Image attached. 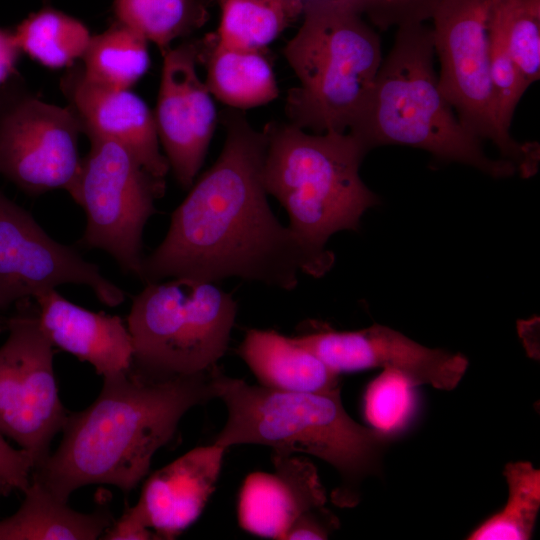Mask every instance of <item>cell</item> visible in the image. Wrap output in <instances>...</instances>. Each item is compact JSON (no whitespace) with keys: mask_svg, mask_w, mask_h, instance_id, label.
<instances>
[{"mask_svg":"<svg viewBox=\"0 0 540 540\" xmlns=\"http://www.w3.org/2000/svg\"><path fill=\"white\" fill-rule=\"evenodd\" d=\"M33 462L23 449L9 445L0 432V482L10 490L24 492L31 482Z\"/></svg>","mask_w":540,"mask_h":540,"instance_id":"cell-31","label":"cell"},{"mask_svg":"<svg viewBox=\"0 0 540 540\" xmlns=\"http://www.w3.org/2000/svg\"><path fill=\"white\" fill-rule=\"evenodd\" d=\"M339 526L338 518L324 506L302 513L289 528L284 540L327 539Z\"/></svg>","mask_w":540,"mask_h":540,"instance_id":"cell-32","label":"cell"},{"mask_svg":"<svg viewBox=\"0 0 540 540\" xmlns=\"http://www.w3.org/2000/svg\"><path fill=\"white\" fill-rule=\"evenodd\" d=\"M10 491L6 485L0 482V497L8 495Z\"/></svg>","mask_w":540,"mask_h":540,"instance_id":"cell-36","label":"cell"},{"mask_svg":"<svg viewBox=\"0 0 540 540\" xmlns=\"http://www.w3.org/2000/svg\"><path fill=\"white\" fill-rule=\"evenodd\" d=\"M148 41L115 20L104 32L91 36L82 57L83 72L92 82L129 89L148 70Z\"/></svg>","mask_w":540,"mask_h":540,"instance_id":"cell-22","label":"cell"},{"mask_svg":"<svg viewBox=\"0 0 540 540\" xmlns=\"http://www.w3.org/2000/svg\"><path fill=\"white\" fill-rule=\"evenodd\" d=\"M302 15L283 49L298 80L288 93L287 114L313 133L348 132L380 69V38L343 0H307Z\"/></svg>","mask_w":540,"mask_h":540,"instance_id":"cell-6","label":"cell"},{"mask_svg":"<svg viewBox=\"0 0 540 540\" xmlns=\"http://www.w3.org/2000/svg\"><path fill=\"white\" fill-rule=\"evenodd\" d=\"M101 539L148 540L157 539L155 533L142 522L133 507L126 505L122 515L112 522Z\"/></svg>","mask_w":540,"mask_h":540,"instance_id":"cell-33","label":"cell"},{"mask_svg":"<svg viewBox=\"0 0 540 540\" xmlns=\"http://www.w3.org/2000/svg\"><path fill=\"white\" fill-rule=\"evenodd\" d=\"M236 313L232 295L214 282L182 277L145 284L127 316L131 368L153 378L211 370L227 350Z\"/></svg>","mask_w":540,"mask_h":540,"instance_id":"cell-7","label":"cell"},{"mask_svg":"<svg viewBox=\"0 0 540 540\" xmlns=\"http://www.w3.org/2000/svg\"><path fill=\"white\" fill-rule=\"evenodd\" d=\"M490 73L498 122L509 132L514 111L528 86L510 54L504 32L491 13L489 20Z\"/></svg>","mask_w":540,"mask_h":540,"instance_id":"cell-29","label":"cell"},{"mask_svg":"<svg viewBox=\"0 0 540 540\" xmlns=\"http://www.w3.org/2000/svg\"><path fill=\"white\" fill-rule=\"evenodd\" d=\"M209 52L205 83L212 96L222 103L235 109H250L278 97V83L263 51L230 47L214 39Z\"/></svg>","mask_w":540,"mask_h":540,"instance_id":"cell-21","label":"cell"},{"mask_svg":"<svg viewBox=\"0 0 540 540\" xmlns=\"http://www.w3.org/2000/svg\"><path fill=\"white\" fill-rule=\"evenodd\" d=\"M117 21L137 32L163 53L206 21L200 0H114Z\"/></svg>","mask_w":540,"mask_h":540,"instance_id":"cell-24","label":"cell"},{"mask_svg":"<svg viewBox=\"0 0 540 540\" xmlns=\"http://www.w3.org/2000/svg\"><path fill=\"white\" fill-rule=\"evenodd\" d=\"M90 149L68 191L86 214L79 244L110 254L120 268L137 277L143 255V230L163 197L165 178L147 171L120 143L89 137Z\"/></svg>","mask_w":540,"mask_h":540,"instance_id":"cell-9","label":"cell"},{"mask_svg":"<svg viewBox=\"0 0 540 540\" xmlns=\"http://www.w3.org/2000/svg\"><path fill=\"white\" fill-rule=\"evenodd\" d=\"M491 13L529 87L540 77V0H491Z\"/></svg>","mask_w":540,"mask_h":540,"instance_id":"cell-27","label":"cell"},{"mask_svg":"<svg viewBox=\"0 0 540 540\" xmlns=\"http://www.w3.org/2000/svg\"><path fill=\"white\" fill-rule=\"evenodd\" d=\"M21 53L14 30L0 28V88L19 75L17 63Z\"/></svg>","mask_w":540,"mask_h":540,"instance_id":"cell-34","label":"cell"},{"mask_svg":"<svg viewBox=\"0 0 540 540\" xmlns=\"http://www.w3.org/2000/svg\"><path fill=\"white\" fill-rule=\"evenodd\" d=\"M509 496L505 507L481 523L470 540L530 539L540 509V470L531 462L508 463L503 472Z\"/></svg>","mask_w":540,"mask_h":540,"instance_id":"cell-25","label":"cell"},{"mask_svg":"<svg viewBox=\"0 0 540 540\" xmlns=\"http://www.w3.org/2000/svg\"><path fill=\"white\" fill-rule=\"evenodd\" d=\"M80 124L28 90L20 75L0 88V175L25 193L67 192L81 166Z\"/></svg>","mask_w":540,"mask_h":540,"instance_id":"cell-10","label":"cell"},{"mask_svg":"<svg viewBox=\"0 0 540 540\" xmlns=\"http://www.w3.org/2000/svg\"><path fill=\"white\" fill-rule=\"evenodd\" d=\"M262 178L289 215V229L312 252L341 230L359 229L363 213L379 203L359 169L368 151L351 132L309 133L292 124H268Z\"/></svg>","mask_w":540,"mask_h":540,"instance_id":"cell-5","label":"cell"},{"mask_svg":"<svg viewBox=\"0 0 540 540\" xmlns=\"http://www.w3.org/2000/svg\"><path fill=\"white\" fill-rule=\"evenodd\" d=\"M217 398L226 405L227 421L214 440L225 449L237 444L272 447L280 454L305 453L332 465L343 485L332 499L341 506L357 502L354 489L380 466L392 435L350 417L340 390L330 393L287 392L250 385L224 375L216 378Z\"/></svg>","mask_w":540,"mask_h":540,"instance_id":"cell-3","label":"cell"},{"mask_svg":"<svg viewBox=\"0 0 540 540\" xmlns=\"http://www.w3.org/2000/svg\"><path fill=\"white\" fill-rule=\"evenodd\" d=\"M23 493L19 509L0 520V540H95L114 521L105 508L73 510L33 479Z\"/></svg>","mask_w":540,"mask_h":540,"instance_id":"cell-20","label":"cell"},{"mask_svg":"<svg viewBox=\"0 0 540 540\" xmlns=\"http://www.w3.org/2000/svg\"><path fill=\"white\" fill-rule=\"evenodd\" d=\"M35 300L40 328L53 346L90 363L102 377L131 369L132 337L119 316L83 308L56 289Z\"/></svg>","mask_w":540,"mask_h":540,"instance_id":"cell-18","label":"cell"},{"mask_svg":"<svg viewBox=\"0 0 540 540\" xmlns=\"http://www.w3.org/2000/svg\"><path fill=\"white\" fill-rule=\"evenodd\" d=\"M14 33L21 51L50 69L76 64L91 39L81 21L52 7L30 14Z\"/></svg>","mask_w":540,"mask_h":540,"instance_id":"cell-23","label":"cell"},{"mask_svg":"<svg viewBox=\"0 0 540 540\" xmlns=\"http://www.w3.org/2000/svg\"><path fill=\"white\" fill-rule=\"evenodd\" d=\"M88 286L106 306L125 293L79 251L51 238L29 212L0 192V309L62 284Z\"/></svg>","mask_w":540,"mask_h":540,"instance_id":"cell-12","label":"cell"},{"mask_svg":"<svg viewBox=\"0 0 540 540\" xmlns=\"http://www.w3.org/2000/svg\"><path fill=\"white\" fill-rule=\"evenodd\" d=\"M225 448L197 447L154 472L133 508L157 539H174L191 526L208 502Z\"/></svg>","mask_w":540,"mask_h":540,"instance_id":"cell-16","label":"cell"},{"mask_svg":"<svg viewBox=\"0 0 540 540\" xmlns=\"http://www.w3.org/2000/svg\"><path fill=\"white\" fill-rule=\"evenodd\" d=\"M274 473L249 474L240 490L241 528L263 538L284 540L305 511L327 501L316 467L307 459L273 452Z\"/></svg>","mask_w":540,"mask_h":540,"instance_id":"cell-17","label":"cell"},{"mask_svg":"<svg viewBox=\"0 0 540 540\" xmlns=\"http://www.w3.org/2000/svg\"><path fill=\"white\" fill-rule=\"evenodd\" d=\"M414 387L399 372L383 369L364 394V414L371 427L390 435L404 428L415 410Z\"/></svg>","mask_w":540,"mask_h":540,"instance_id":"cell-28","label":"cell"},{"mask_svg":"<svg viewBox=\"0 0 540 540\" xmlns=\"http://www.w3.org/2000/svg\"><path fill=\"white\" fill-rule=\"evenodd\" d=\"M287 7L290 9V11L293 13V15L298 18L303 11L304 5L307 0H282Z\"/></svg>","mask_w":540,"mask_h":540,"instance_id":"cell-35","label":"cell"},{"mask_svg":"<svg viewBox=\"0 0 540 540\" xmlns=\"http://www.w3.org/2000/svg\"><path fill=\"white\" fill-rule=\"evenodd\" d=\"M380 29L424 23L440 0H343Z\"/></svg>","mask_w":540,"mask_h":540,"instance_id":"cell-30","label":"cell"},{"mask_svg":"<svg viewBox=\"0 0 540 540\" xmlns=\"http://www.w3.org/2000/svg\"><path fill=\"white\" fill-rule=\"evenodd\" d=\"M201 49L193 42L168 48L153 112L160 145L177 182L190 188L213 137L217 111L197 73Z\"/></svg>","mask_w":540,"mask_h":540,"instance_id":"cell-14","label":"cell"},{"mask_svg":"<svg viewBox=\"0 0 540 540\" xmlns=\"http://www.w3.org/2000/svg\"><path fill=\"white\" fill-rule=\"evenodd\" d=\"M60 87L82 133L120 143L147 171L165 178L170 166L160 149L154 114L142 98L129 89L90 81L78 63L67 69Z\"/></svg>","mask_w":540,"mask_h":540,"instance_id":"cell-15","label":"cell"},{"mask_svg":"<svg viewBox=\"0 0 540 540\" xmlns=\"http://www.w3.org/2000/svg\"><path fill=\"white\" fill-rule=\"evenodd\" d=\"M215 40L223 45L263 51L297 18L282 0H219Z\"/></svg>","mask_w":540,"mask_h":540,"instance_id":"cell-26","label":"cell"},{"mask_svg":"<svg viewBox=\"0 0 540 540\" xmlns=\"http://www.w3.org/2000/svg\"><path fill=\"white\" fill-rule=\"evenodd\" d=\"M219 371L216 365L195 375L153 378L131 368L103 377L95 401L82 411L68 412L60 445L32 470L31 479L64 502L91 484L130 492L182 416L217 398Z\"/></svg>","mask_w":540,"mask_h":540,"instance_id":"cell-2","label":"cell"},{"mask_svg":"<svg viewBox=\"0 0 540 540\" xmlns=\"http://www.w3.org/2000/svg\"><path fill=\"white\" fill-rule=\"evenodd\" d=\"M294 338L338 374L383 368L399 372L414 386L445 391L457 387L469 365L461 353L425 347L379 324L356 331L323 327Z\"/></svg>","mask_w":540,"mask_h":540,"instance_id":"cell-13","label":"cell"},{"mask_svg":"<svg viewBox=\"0 0 540 540\" xmlns=\"http://www.w3.org/2000/svg\"><path fill=\"white\" fill-rule=\"evenodd\" d=\"M238 354L264 387L305 393L340 390V374L294 337L271 330L250 329Z\"/></svg>","mask_w":540,"mask_h":540,"instance_id":"cell-19","label":"cell"},{"mask_svg":"<svg viewBox=\"0 0 540 540\" xmlns=\"http://www.w3.org/2000/svg\"><path fill=\"white\" fill-rule=\"evenodd\" d=\"M434 56L432 28L424 23L398 27L392 49L382 60L369 97L349 132L367 150L406 145L492 177L514 174L515 165L504 158H489L481 140L454 114L439 88Z\"/></svg>","mask_w":540,"mask_h":540,"instance_id":"cell-4","label":"cell"},{"mask_svg":"<svg viewBox=\"0 0 540 540\" xmlns=\"http://www.w3.org/2000/svg\"><path fill=\"white\" fill-rule=\"evenodd\" d=\"M7 328L0 347V432L29 454L35 469L50 455L68 411L58 395L53 345L40 328L37 311L11 317Z\"/></svg>","mask_w":540,"mask_h":540,"instance_id":"cell-11","label":"cell"},{"mask_svg":"<svg viewBox=\"0 0 540 540\" xmlns=\"http://www.w3.org/2000/svg\"><path fill=\"white\" fill-rule=\"evenodd\" d=\"M491 0H440L431 19L438 85L461 124L474 136L491 140L522 176L537 171V143L520 144L498 122L490 73Z\"/></svg>","mask_w":540,"mask_h":540,"instance_id":"cell-8","label":"cell"},{"mask_svg":"<svg viewBox=\"0 0 540 540\" xmlns=\"http://www.w3.org/2000/svg\"><path fill=\"white\" fill-rule=\"evenodd\" d=\"M266 146L265 130L229 115L221 153L172 213L137 278L149 284L237 277L292 290L299 272L321 277L331 269L334 259L308 249L272 212L262 178Z\"/></svg>","mask_w":540,"mask_h":540,"instance_id":"cell-1","label":"cell"}]
</instances>
